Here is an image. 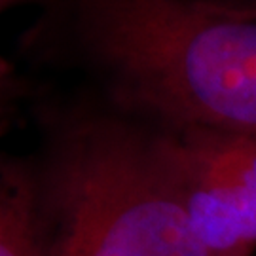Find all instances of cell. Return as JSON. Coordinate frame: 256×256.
<instances>
[{"instance_id":"1","label":"cell","mask_w":256,"mask_h":256,"mask_svg":"<svg viewBox=\"0 0 256 256\" xmlns=\"http://www.w3.org/2000/svg\"><path fill=\"white\" fill-rule=\"evenodd\" d=\"M27 42L82 63L120 114L256 133V4L52 0Z\"/></svg>"},{"instance_id":"2","label":"cell","mask_w":256,"mask_h":256,"mask_svg":"<svg viewBox=\"0 0 256 256\" xmlns=\"http://www.w3.org/2000/svg\"><path fill=\"white\" fill-rule=\"evenodd\" d=\"M97 205L122 256H207L156 129L120 112L55 114L48 152Z\"/></svg>"},{"instance_id":"3","label":"cell","mask_w":256,"mask_h":256,"mask_svg":"<svg viewBox=\"0 0 256 256\" xmlns=\"http://www.w3.org/2000/svg\"><path fill=\"white\" fill-rule=\"evenodd\" d=\"M154 129L194 234L207 256H252L256 133Z\"/></svg>"},{"instance_id":"4","label":"cell","mask_w":256,"mask_h":256,"mask_svg":"<svg viewBox=\"0 0 256 256\" xmlns=\"http://www.w3.org/2000/svg\"><path fill=\"white\" fill-rule=\"evenodd\" d=\"M36 173L52 226L54 256H122L97 205L66 167L46 154Z\"/></svg>"},{"instance_id":"5","label":"cell","mask_w":256,"mask_h":256,"mask_svg":"<svg viewBox=\"0 0 256 256\" xmlns=\"http://www.w3.org/2000/svg\"><path fill=\"white\" fill-rule=\"evenodd\" d=\"M0 256H54V239L38 173L4 162L0 178Z\"/></svg>"},{"instance_id":"6","label":"cell","mask_w":256,"mask_h":256,"mask_svg":"<svg viewBox=\"0 0 256 256\" xmlns=\"http://www.w3.org/2000/svg\"><path fill=\"white\" fill-rule=\"evenodd\" d=\"M21 2H40V4L46 6L48 2H52V0H0V6H2V10H6V8H10V6L21 4Z\"/></svg>"}]
</instances>
